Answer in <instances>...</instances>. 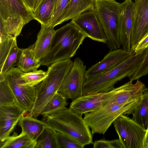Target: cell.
<instances>
[{
  "mask_svg": "<svg viewBox=\"0 0 148 148\" xmlns=\"http://www.w3.org/2000/svg\"><path fill=\"white\" fill-rule=\"evenodd\" d=\"M55 131L46 128L37 140L35 148H57Z\"/></svg>",
  "mask_w": 148,
  "mask_h": 148,
  "instance_id": "cell-29",
  "label": "cell"
},
{
  "mask_svg": "<svg viewBox=\"0 0 148 148\" xmlns=\"http://www.w3.org/2000/svg\"><path fill=\"white\" fill-rule=\"evenodd\" d=\"M118 88L106 92L82 95L73 100L69 108L76 113L82 115L101 107L104 102L115 94Z\"/></svg>",
  "mask_w": 148,
  "mask_h": 148,
  "instance_id": "cell-14",
  "label": "cell"
},
{
  "mask_svg": "<svg viewBox=\"0 0 148 148\" xmlns=\"http://www.w3.org/2000/svg\"><path fill=\"white\" fill-rule=\"evenodd\" d=\"M134 2L133 0H125L120 3L118 14L121 45L123 49L131 53V40L134 23Z\"/></svg>",
  "mask_w": 148,
  "mask_h": 148,
  "instance_id": "cell-12",
  "label": "cell"
},
{
  "mask_svg": "<svg viewBox=\"0 0 148 148\" xmlns=\"http://www.w3.org/2000/svg\"><path fill=\"white\" fill-rule=\"evenodd\" d=\"M86 68L79 58H76L72 67L65 77L58 92L66 99L73 100L83 95Z\"/></svg>",
  "mask_w": 148,
  "mask_h": 148,
  "instance_id": "cell-10",
  "label": "cell"
},
{
  "mask_svg": "<svg viewBox=\"0 0 148 148\" xmlns=\"http://www.w3.org/2000/svg\"><path fill=\"white\" fill-rule=\"evenodd\" d=\"M16 103L0 105V141L10 136L21 119L26 113Z\"/></svg>",
  "mask_w": 148,
  "mask_h": 148,
  "instance_id": "cell-15",
  "label": "cell"
},
{
  "mask_svg": "<svg viewBox=\"0 0 148 148\" xmlns=\"http://www.w3.org/2000/svg\"><path fill=\"white\" fill-rule=\"evenodd\" d=\"M113 123L123 148H142L146 129L123 114Z\"/></svg>",
  "mask_w": 148,
  "mask_h": 148,
  "instance_id": "cell-8",
  "label": "cell"
},
{
  "mask_svg": "<svg viewBox=\"0 0 148 148\" xmlns=\"http://www.w3.org/2000/svg\"><path fill=\"white\" fill-rule=\"evenodd\" d=\"M27 8L33 12L36 0H23Z\"/></svg>",
  "mask_w": 148,
  "mask_h": 148,
  "instance_id": "cell-36",
  "label": "cell"
},
{
  "mask_svg": "<svg viewBox=\"0 0 148 148\" xmlns=\"http://www.w3.org/2000/svg\"></svg>",
  "mask_w": 148,
  "mask_h": 148,
  "instance_id": "cell-42",
  "label": "cell"
},
{
  "mask_svg": "<svg viewBox=\"0 0 148 148\" xmlns=\"http://www.w3.org/2000/svg\"><path fill=\"white\" fill-rule=\"evenodd\" d=\"M148 46V33L139 42L135 49L134 52L138 53L143 49L146 48Z\"/></svg>",
  "mask_w": 148,
  "mask_h": 148,
  "instance_id": "cell-35",
  "label": "cell"
},
{
  "mask_svg": "<svg viewBox=\"0 0 148 148\" xmlns=\"http://www.w3.org/2000/svg\"><path fill=\"white\" fill-rule=\"evenodd\" d=\"M70 0H56L54 7L47 22V26L54 27L63 22Z\"/></svg>",
  "mask_w": 148,
  "mask_h": 148,
  "instance_id": "cell-24",
  "label": "cell"
},
{
  "mask_svg": "<svg viewBox=\"0 0 148 148\" xmlns=\"http://www.w3.org/2000/svg\"><path fill=\"white\" fill-rule=\"evenodd\" d=\"M22 50V49L17 47V44L13 47L0 70V81L5 79L6 73L11 68L17 66Z\"/></svg>",
  "mask_w": 148,
  "mask_h": 148,
  "instance_id": "cell-26",
  "label": "cell"
},
{
  "mask_svg": "<svg viewBox=\"0 0 148 148\" xmlns=\"http://www.w3.org/2000/svg\"><path fill=\"white\" fill-rule=\"evenodd\" d=\"M46 72L42 70H35L24 73L21 76L22 84L24 86H35L41 82L47 77Z\"/></svg>",
  "mask_w": 148,
  "mask_h": 148,
  "instance_id": "cell-30",
  "label": "cell"
},
{
  "mask_svg": "<svg viewBox=\"0 0 148 148\" xmlns=\"http://www.w3.org/2000/svg\"><path fill=\"white\" fill-rule=\"evenodd\" d=\"M132 53L123 49L110 50L100 61L86 71V79L101 75L112 69L130 55Z\"/></svg>",
  "mask_w": 148,
  "mask_h": 148,
  "instance_id": "cell-16",
  "label": "cell"
},
{
  "mask_svg": "<svg viewBox=\"0 0 148 148\" xmlns=\"http://www.w3.org/2000/svg\"><path fill=\"white\" fill-rule=\"evenodd\" d=\"M0 16L5 22L8 33L16 38L23 26L34 19L33 12L23 0H0Z\"/></svg>",
  "mask_w": 148,
  "mask_h": 148,
  "instance_id": "cell-7",
  "label": "cell"
},
{
  "mask_svg": "<svg viewBox=\"0 0 148 148\" xmlns=\"http://www.w3.org/2000/svg\"><path fill=\"white\" fill-rule=\"evenodd\" d=\"M146 49L136 53L134 52L117 65L98 76L86 80L83 88V95L109 91L118 81L132 75L144 58Z\"/></svg>",
  "mask_w": 148,
  "mask_h": 148,
  "instance_id": "cell-1",
  "label": "cell"
},
{
  "mask_svg": "<svg viewBox=\"0 0 148 148\" xmlns=\"http://www.w3.org/2000/svg\"><path fill=\"white\" fill-rule=\"evenodd\" d=\"M23 73L18 67L12 68L6 73L5 79L13 93L16 104L28 112L34 104L36 91L35 86L22 84L21 77Z\"/></svg>",
  "mask_w": 148,
  "mask_h": 148,
  "instance_id": "cell-9",
  "label": "cell"
},
{
  "mask_svg": "<svg viewBox=\"0 0 148 148\" xmlns=\"http://www.w3.org/2000/svg\"><path fill=\"white\" fill-rule=\"evenodd\" d=\"M95 1H97V0H94Z\"/></svg>",
  "mask_w": 148,
  "mask_h": 148,
  "instance_id": "cell-39",
  "label": "cell"
},
{
  "mask_svg": "<svg viewBox=\"0 0 148 148\" xmlns=\"http://www.w3.org/2000/svg\"><path fill=\"white\" fill-rule=\"evenodd\" d=\"M34 43L28 48L22 49L17 67L23 73L37 70L41 65L35 57L33 51Z\"/></svg>",
  "mask_w": 148,
  "mask_h": 148,
  "instance_id": "cell-20",
  "label": "cell"
},
{
  "mask_svg": "<svg viewBox=\"0 0 148 148\" xmlns=\"http://www.w3.org/2000/svg\"><path fill=\"white\" fill-rule=\"evenodd\" d=\"M68 104L66 99L58 92L45 106L40 112V115L44 116L65 108Z\"/></svg>",
  "mask_w": 148,
  "mask_h": 148,
  "instance_id": "cell-28",
  "label": "cell"
},
{
  "mask_svg": "<svg viewBox=\"0 0 148 148\" xmlns=\"http://www.w3.org/2000/svg\"><path fill=\"white\" fill-rule=\"evenodd\" d=\"M43 116L48 127L70 137L84 147L92 143V134L82 115L69 108L61 109Z\"/></svg>",
  "mask_w": 148,
  "mask_h": 148,
  "instance_id": "cell-2",
  "label": "cell"
},
{
  "mask_svg": "<svg viewBox=\"0 0 148 148\" xmlns=\"http://www.w3.org/2000/svg\"><path fill=\"white\" fill-rule=\"evenodd\" d=\"M120 3L115 0L95 1L94 9L106 36L110 50L121 45L118 22Z\"/></svg>",
  "mask_w": 148,
  "mask_h": 148,
  "instance_id": "cell-6",
  "label": "cell"
},
{
  "mask_svg": "<svg viewBox=\"0 0 148 148\" xmlns=\"http://www.w3.org/2000/svg\"><path fill=\"white\" fill-rule=\"evenodd\" d=\"M57 148H83L84 147L75 140L60 132L55 131Z\"/></svg>",
  "mask_w": 148,
  "mask_h": 148,
  "instance_id": "cell-32",
  "label": "cell"
},
{
  "mask_svg": "<svg viewBox=\"0 0 148 148\" xmlns=\"http://www.w3.org/2000/svg\"><path fill=\"white\" fill-rule=\"evenodd\" d=\"M94 0H70L63 22L72 19L84 12L93 9Z\"/></svg>",
  "mask_w": 148,
  "mask_h": 148,
  "instance_id": "cell-23",
  "label": "cell"
},
{
  "mask_svg": "<svg viewBox=\"0 0 148 148\" xmlns=\"http://www.w3.org/2000/svg\"></svg>",
  "mask_w": 148,
  "mask_h": 148,
  "instance_id": "cell-41",
  "label": "cell"
},
{
  "mask_svg": "<svg viewBox=\"0 0 148 148\" xmlns=\"http://www.w3.org/2000/svg\"><path fill=\"white\" fill-rule=\"evenodd\" d=\"M142 148H148V127L143 142Z\"/></svg>",
  "mask_w": 148,
  "mask_h": 148,
  "instance_id": "cell-37",
  "label": "cell"
},
{
  "mask_svg": "<svg viewBox=\"0 0 148 148\" xmlns=\"http://www.w3.org/2000/svg\"><path fill=\"white\" fill-rule=\"evenodd\" d=\"M132 82L130 81L118 87L116 92L106 101L102 106L123 104L142 96L146 88L145 84L138 79L134 84Z\"/></svg>",
  "mask_w": 148,
  "mask_h": 148,
  "instance_id": "cell-17",
  "label": "cell"
},
{
  "mask_svg": "<svg viewBox=\"0 0 148 148\" xmlns=\"http://www.w3.org/2000/svg\"><path fill=\"white\" fill-rule=\"evenodd\" d=\"M56 0H42L33 12L34 19L41 25H46L53 11Z\"/></svg>",
  "mask_w": 148,
  "mask_h": 148,
  "instance_id": "cell-25",
  "label": "cell"
},
{
  "mask_svg": "<svg viewBox=\"0 0 148 148\" xmlns=\"http://www.w3.org/2000/svg\"><path fill=\"white\" fill-rule=\"evenodd\" d=\"M16 44V37L9 34L0 35V70L12 48Z\"/></svg>",
  "mask_w": 148,
  "mask_h": 148,
  "instance_id": "cell-27",
  "label": "cell"
},
{
  "mask_svg": "<svg viewBox=\"0 0 148 148\" xmlns=\"http://www.w3.org/2000/svg\"><path fill=\"white\" fill-rule=\"evenodd\" d=\"M148 33V0H136L131 40L132 52L139 42Z\"/></svg>",
  "mask_w": 148,
  "mask_h": 148,
  "instance_id": "cell-13",
  "label": "cell"
},
{
  "mask_svg": "<svg viewBox=\"0 0 148 148\" xmlns=\"http://www.w3.org/2000/svg\"><path fill=\"white\" fill-rule=\"evenodd\" d=\"M16 103L13 93L5 79L0 81V105Z\"/></svg>",
  "mask_w": 148,
  "mask_h": 148,
  "instance_id": "cell-31",
  "label": "cell"
},
{
  "mask_svg": "<svg viewBox=\"0 0 148 148\" xmlns=\"http://www.w3.org/2000/svg\"><path fill=\"white\" fill-rule=\"evenodd\" d=\"M18 125L21 128L22 131L25 133L32 140L35 141H37L45 129L48 127L43 121L39 120L28 115L23 116L21 119Z\"/></svg>",
  "mask_w": 148,
  "mask_h": 148,
  "instance_id": "cell-19",
  "label": "cell"
},
{
  "mask_svg": "<svg viewBox=\"0 0 148 148\" xmlns=\"http://www.w3.org/2000/svg\"><path fill=\"white\" fill-rule=\"evenodd\" d=\"M86 37L71 22L66 24L56 30L49 51L39 63L48 67L56 62L70 59Z\"/></svg>",
  "mask_w": 148,
  "mask_h": 148,
  "instance_id": "cell-3",
  "label": "cell"
},
{
  "mask_svg": "<svg viewBox=\"0 0 148 148\" xmlns=\"http://www.w3.org/2000/svg\"><path fill=\"white\" fill-rule=\"evenodd\" d=\"M132 114V119L147 129L148 127V88H146L142 98Z\"/></svg>",
  "mask_w": 148,
  "mask_h": 148,
  "instance_id": "cell-22",
  "label": "cell"
},
{
  "mask_svg": "<svg viewBox=\"0 0 148 148\" xmlns=\"http://www.w3.org/2000/svg\"><path fill=\"white\" fill-rule=\"evenodd\" d=\"M42 0H36L33 12L36 10Z\"/></svg>",
  "mask_w": 148,
  "mask_h": 148,
  "instance_id": "cell-38",
  "label": "cell"
},
{
  "mask_svg": "<svg viewBox=\"0 0 148 148\" xmlns=\"http://www.w3.org/2000/svg\"><path fill=\"white\" fill-rule=\"evenodd\" d=\"M37 141L32 140L22 131L18 135L15 133L4 141L0 142V148H35Z\"/></svg>",
  "mask_w": 148,
  "mask_h": 148,
  "instance_id": "cell-21",
  "label": "cell"
},
{
  "mask_svg": "<svg viewBox=\"0 0 148 148\" xmlns=\"http://www.w3.org/2000/svg\"><path fill=\"white\" fill-rule=\"evenodd\" d=\"M40 30L34 43L33 49L35 57L39 61L49 51L56 30L54 27L41 24Z\"/></svg>",
  "mask_w": 148,
  "mask_h": 148,
  "instance_id": "cell-18",
  "label": "cell"
},
{
  "mask_svg": "<svg viewBox=\"0 0 148 148\" xmlns=\"http://www.w3.org/2000/svg\"><path fill=\"white\" fill-rule=\"evenodd\" d=\"M94 148H123L119 139L111 140L101 139L93 144Z\"/></svg>",
  "mask_w": 148,
  "mask_h": 148,
  "instance_id": "cell-34",
  "label": "cell"
},
{
  "mask_svg": "<svg viewBox=\"0 0 148 148\" xmlns=\"http://www.w3.org/2000/svg\"><path fill=\"white\" fill-rule=\"evenodd\" d=\"M148 74V46L146 48L145 56L142 62L136 72L129 78L130 81L138 80Z\"/></svg>",
  "mask_w": 148,
  "mask_h": 148,
  "instance_id": "cell-33",
  "label": "cell"
},
{
  "mask_svg": "<svg viewBox=\"0 0 148 148\" xmlns=\"http://www.w3.org/2000/svg\"></svg>",
  "mask_w": 148,
  "mask_h": 148,
  "instance_id": "cell-40",
  "label": "cell"
},
{
  "mask_svg": "<svg viewBox=\"0 0 148 148\" xmlns=\"http://www.w3.org/2000/svg\"><path fill=\"white\" fill-rule=\"evenodd\" d=\"M73 63L71 59H66L55 62L48 67L47 77L35 86L36 99L32 109L28 112V115L34 117L40 115L45 106L58 92Z\"/></svg>",
  "mask_w": 148,
  "mask_h": 148,
  "instance_id": "cell-4",
  "label": "cell"
},
{
  "mask_svg": "<svg viewBox=\"0 0 148 148\" xmlns=\"http://www.w3.org/2000/svg\"><path fill=\"white\" fill-rule=\"evenodd\" d=\"M142 96L123 104L103 106L84 114V120L91 129L92 134H104L119 116L132 114Z\"/></svg>",
  "mask_w": 148,
  "mask_h": 148,
  "instance_id": "cell-5",
  "label": "cell"
},
{
  "mask_svg": "<svg viewBox=\"0 0 148 148\" xmlns=\"http://www.w3.org/2000/svg\"><path fill=\"white\" fill-rule=\"evenodd\" d=\"M86 36L92 40L107 44V40L94 8L82 13L71 21Z\"/></svg>",
  "mask_w": 148,
  "mask_h": 148,
  "instance_id": "cell-11",
  "label": "cell"
}]
</instances>
